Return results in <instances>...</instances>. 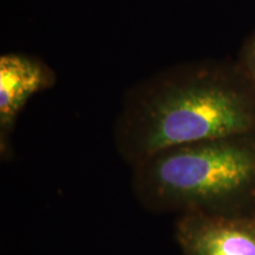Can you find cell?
Returning a JSON list of instances; mask_svg holds the SVG:
<instances>
[{"mask_svg": "<svg viewBox=\"0 0 255 255\" xmlns=\"http://www.w3.org/2000/svg\"><path fill=\"white\" fill-rule=\"evenodd\" d=\"M235 64L255 90V30L242 44Z\"/></svg>", "mask_w": 255, "mask_h": 255, "instance_id": "obj_5", "label": "cell"}, {"mask_svg": "<svg viewBox=\"0 0 255 255\" xmlns=\"http://www.w3.org/2000/svg\"><path fill=\"white\" fill-rule=\"evenodd\" d=\"M56 73L38 57L25 53H5L0 57V143L7 151L8 135L28 100L52 88Z\"/></svg>", "mask_w": 255, "mask_h": 255, "instance_id": "obj_4", "label": "cell"}, {"mask_svg": "<svg viewBox=\"0 0 255 255\" xmlns=\"http://www.w3.org/2000/svg\"><path fill=\"white\" fill-rule=\"evenodd\" d=\"M255 133V90L237 64L195 60L141 79L124 95L114 123L130 167L174 146Z\"/></svg>", "mask_w": 255, "mask_h": 255, "instance_id": "obj_1", "label": "cell"}, {"mask_svg": "<svg viewBox=\"0 0 255 255\" xmlns=\"http://www.w3.org/2000/svg\"><path fill=\"white\" fill-rule=\"evenodd\" d=\"M131 169L149 212L255 218V133L174 146Z\"/></svg>", "mask_w": 255, "mask_h": 255, "instance_id": "obj_2", "label": "cell"}, {"mask_svg": "<svg viewBox=\"0 0 255 255\" xmlns=\"http://www.w3.org/2000/svg\"><path fill=\"white\" fill-rule=\"evenodd\" d=\"M175 240L183 255H255V218L178 215Z\"/></svg>", "mask_w": 255, "mask_h": 255, "instance_id": "obj_3", "label": "cell"}]
</instances>
